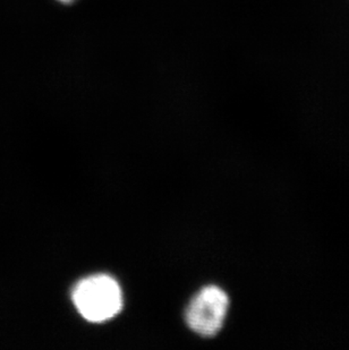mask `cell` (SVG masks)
I'll return each instance as SVG.
<instances>
[{"label": "cell", "instance_id": "6da1fadb", "mask_svg": "<svg viewBox=\"0 0 349 350\" xmlns=\"http://www.w3.org/2000/svg\"><path fill=\"white\" fill-rule=\"evenodd\" d=\"M73 301L86 320L100 323L116 317L122 308L118 282L105 274L86 278L76 284Z\"/></svg>", "mask_w": 349, "mask_h": 350}, {"label": "cell", "instance_id": "7a4b0ae2", "mask_svg": "<svg viewBox=\"0 0 349 350\" xmlns=\"http://www.w3.org/2000/svg\"><path fill=\"white\" fill-rule=\"evenodd\" d=\"M228 308V295L221 288L209 286L203 288L188 305L186 322L196 334L212 337L224 325Z\"/></svg>", "mask_w": 349, "mask_h": 350}, {"label": "cell", "instance_id": "3957f363", "mask_svg": "<svg viewBox=\"0 0 349 350\" xmlns=\"http://www.w3.org/2000/svg\"><path fill=\"white\" fill-rule=\"evenodd\" d=\"M51 1L62 7H72L79 3L81 0H51Z\"/></svg>", "mask_w": 349, "mask_h": 350}]
</instances>
